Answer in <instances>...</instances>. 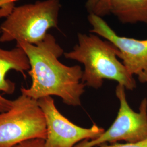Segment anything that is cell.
I'll return each instance as SVG.
<instances>
[{
  "mask_svg": "<svg viewBox=\"0 0 147 147\" xmlns=\"http://www.w3.org/2000/svg\"><path fill=\"white\" fill-rule=\"evenodd\" d=\"M28 59L31 77L30 87H22L21 93L35 100L56 96L68 106L81 104V96L86 86L82 82L83 70L80 66H67L59 61L64 54L63 49L55 37L47 33L41 42L36 45L16 42Z\"/></svg>",
  "mask_w": 147,
  "mask_h": 147,
  "instance_id": "1",
  "label": "cell"
},
{
  "mask_svg": "<svg viewBox=\"0 0 147 147\" xmlns=\"http://www.w3.org/2000/svg\"><path fill=\"white\" fill-rule=\"evenodd\" d=\"M78 40L73 49L64 55L84 64L82 82L86 86L99 89L104 80H109L128 90L136 87L133 76L118 60L119 51L114 45L92 34L79 33Z\"/></svg>",
  "mask_w": 147,
  "mask_h": 147,
  "instance_id": "2",
  "label": "cell"
},
{
  "mask_svg": "<svg viewBox=\"0 0 147 147\" xmlns=\"http://www.w3.org/2000/svg\"><path fill=\"white\" fill-rule=\"evenodd\" d=\"M61 7L60 0H44L15 7L0 26V42H41L57 27Z\"/></svg>",
  "mask_w": 147,
  "mask_h": 147,
  "instance_id": "3",
  "label": "cell"
},
{
  "mask_svg": "<svg viewBox=\"0 0 147 147\" xmlns=\"http://www.w3.org/2000/svg\"><path fill=\"white\" fill-rule=\"evenodd\" d=\"M9 110L0 113V147H13L32 139L47 138L44 114L38 100L21 94Z\"/></svg>",
  "mask_w": 147,
  "mask_h": 147,
  "instance_id": "4",
  "label": "cell"
},
{
  "mask_svg": "<svg viewBox=\"0 0 147 147\" xmlns=\"http://www.w3.org/2000/svg\"><path fill=\"white\" fill-rule=\"evenodd\" d=\"M116 96L120 107L115 121L110 127L94 139L80 142L74 147H97L119 141L133 143L147 138V99L142 100L139 111L133 110L126 99L125 88L118 84Z\"/></svg>",
  "mask_w": 147,
  "mask_h": 147,
  "instance_id": "5",
  "label": "cell"
},
{
  "mask_svg": "<svg viewBox=\"0 0 147 147\" xmlns=\"http://www.w3.org/2000/svg\"><path fill=\"white\" fill-rule=\"evenodd\" d=\"M38 102L46 121L45 147H74L80 142L94 139L105 131L95 124L89 128L74 124L58 111L52 96L44 97Z\"/></svg>",
  "mask_w": 147,
  "mask_h": 147,
  "instance_id": "6",
  "label": "cell"
},
{
  "mask_svg": "<svg viewBox=\"0 0 147 147\" xmlns=\"http://www.w3.org/2000/svg\"><path fill=\"white\" fill-rule=\"evenodd\" d=\"M88 19L93 27L92 33L106 39L118 49V57L130 74L138 75L147 70V39L119 36L101 16L94 13H90Z\"/></svg>",
  "mask_w": 147,
  "mask_h": 147,
  "instance_id": "7",
  "label": "cell"
},
{
  "mask_svg": "<svg viewBox=\"0 0 147 147\" xmlns=\"http://www.w3.org/2000/svg\"><path fill=\"white\" fill-rule=\"evenodd\" d=\"M30 69L28 59L21 47L16 46L8 50L0 47V113L9 110L14 102V100L8 99L2 95L12 94L16 89V84L7 79V74L11 70H15L26 78L25 72Z\"/></svg>",
  "mask_w": 147,
  "mask_h": 147,
  "instance_id": "8",
  "label": "cell"
},
{
  "mask_svg": "<svg viewBox=\"0 0 147 147\" xmlns=\"http://www.w3.org/2000/svg\"><path fill=\"white\" fill-rule=\"evenodd\" d=\"M107 5L123 23H147V0H108Z\"/></svg>",
  "mask_w": 147,
  "mask_h": 147,
  "instance_id": "9",
  "label": "cell"
},
{
  "mask_svg": "<svg viewBox=\"0 0 147 147\" xmlns=\"http://www.w3.org/2000/svg\"><path fill=\"white\" fill-rule=\"evenodd\" d=\"M108 0H87L86 7L90 12L101 16L109 13Z\"/></svg>",
  "mask_w": 147,
  "mask_h": 147,
  "instance_id": "10",
  "label": "cell"
},
{
  "mask_svg": "<svg viewBox=\"0 0 147 147\" xmlns=\"http://www.w3.org/2000/svg\"><path fill=\"white\" fill-rule=\"evenodd\" d=\"M19 0H0V18H7L16 7V2Z\"/></svg>",
  "mask_w": 147,
  "mask_h": 147,
  "instance_id": "11",
  "label": "cell"
},
{
  "mask_svg": "<svg viewBox=\"0 0 147 147\" xmlns=\"http://www.w3.org/2000/svg\"><path fill=\"white\" fill-rule=\"evenodd\" d=\"M97 147H147V138L141 141L133 143L104 144Z\"/></svg>",
  "mask_w": 147,
  "mask_h": 147,
  "instance_id": "12",
  "label": "cell"
},
{
  "mask_svg": "<svg viewBox=\"0 0 147 147\" xmlns=\"http://www.w3.org/2000/svg\"><path fill=\"white\" fill-rule=\"evenodd\" d=\"M13 147H45V140L43 139H32L16 145Z\"/></svg>",
  "mask_w": 147,
  "mask_h": 147,
  "instance_id": "13",
  "label": "cell"
},
{
  "mask_svg": "<svg viewBox=\"0 0 147 147\" xmlns=\"http://www.w3.org/2000/svg\"><path fill=\"white\" fill-rule=\"evenodd\" d=\"M138 76V79L142 83H147V70L143 71Z\"/></svg>",
  "mask_w": 147,
  "mask_h": 147,
  "instance_id": "14",
  "label": "cell"
},
{
  "mask_svg": "<svg viewBox=\"0 0 147 147\" xmlns=\"http://www.w3.org/2000/svg\"><path fill=\"white\" fill-rule=\"evenodd\" d=\"M0 34H1V31H0Z\"/></svg>",
  "mask_w": 147,
  "mask_h": 147,
  "instance_id": "15",
  "label": "cell"
}]
</instances>
